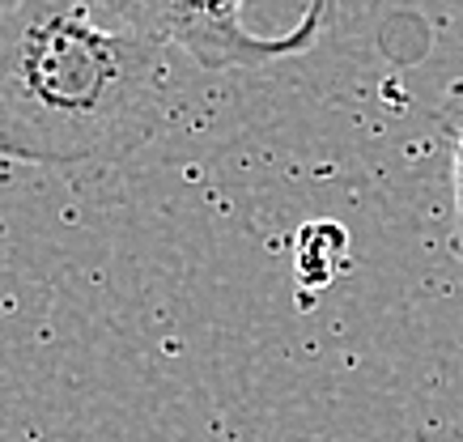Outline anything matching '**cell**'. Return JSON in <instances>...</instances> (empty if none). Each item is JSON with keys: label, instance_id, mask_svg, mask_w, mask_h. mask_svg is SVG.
<instances>
[{"label": "cell", "instance_id": "1", "mask_svg": "<svg viewBox=\"0 0 463 442\" xmlns=\"http://www.w3.org/2000/svg\"><path fill=\"white\" fill-rule=\"evenodd\" d=\"M170 124V47L102 0L0 14V162L102 171Z\"/></svg>", "mask_w": 463, "mask_h": 442}, {"label": "cell", "instance_id": "2", "mask_svg": "<svg viewBox=\"0 0 463 442\" xmlns=\"http://www.w3.org/2000/svg\"><path fill=\"white\" fill-rule=\"evenodd\" d=\"M111 14L175 47L196 69H264L272 60L302 56L323 39L327 22L302 14L285 34H255L242 22L247 0H102Z\"/></svg>", "mask_w": 463, "mask_h": 442}, {"label": "cell", "instance_id": "3", "mask_svg": "<svg viewBox=\"0 0 463 442\" xmlns=\"http://www.w3.org/2000/svg\"><path fill=\"white\" fill-rule=\"evenodd\" d=\"M438 124H442L450 141V204H455V213H450V251L463 259V89H455L442 102Z\"/></svg>", "mask_w": 463, "mask_h": 442}, {"label": "cell", "instance_id": "4", "mask_svg": "<svg viewBox=\"0 0 463 442\" xmlns=\"http://www.w3.org/2000/svg\"><path fill=\"white\" fill-rule=\"evenodd\" d=\"M307 14H310V17H319V22H327V17H332V0H310Z\"/></svg>", "mask_w": 463, "mask_h": 442}]
</instances>
